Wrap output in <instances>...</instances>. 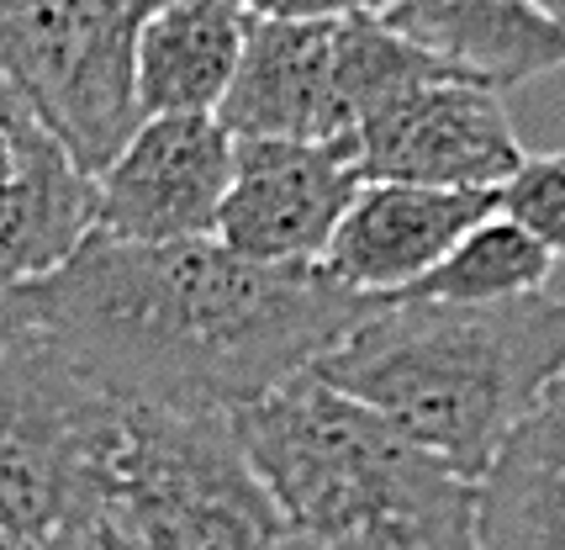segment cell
I'll list each match as a JSON object with an SVG mask.
<instances>
[{
  "instance_id": "cell-17",
  "label": "cell",
  "mask_w": 565,
  "mask_h": 550,
  "mask_svg": "<svg viewBox=\"0 0 565 550\" xmlns=\"http://www.w3.org/2000/svg\"><path fill=\"white\" fill-rule=\"evenodd\" d=\"M497 212L523 228L550 260H565V149L523 154V165L497 191Z\"/></svg>"
},
{
  "instance_id": "cell-21",
  "label": "cell",
  "mask_w": 565,
  "mask_h": 550,
  "mask_svg": "<svg viewBox=\"0 0 565 550\" xmlns=\"http://www.w3.org/2000/svg\"><path fill=\"white\" fill-rule=\"evenodd\" d=\"M17 313V286L6 281V271H0V318H11Z\"/></svg>"
},
{
  "instance_id": "cell-14",
  "label": "cell",
  "mask_w": 565,
  "mask_h": 550,
  "mask_svg": "<svg viewBox=\"0 0 565 550\" xmlns=\"http://www.w3.org/2000/svg\"><path fill=\"white\" fill-rule=\"evenodd\" d=\"M476 550H565V371L476 482Z\"/></svg>"
},
{
  "instance_id": "cell-19",
  "label": "cell",
  "mask_w": 565,
  "mask_h": 550,
  "mask_svg": "<svg viewBox=\"0 0 565 550\" xmlns=\"http://www.w3.org/2000/svg\"><path fill=\"white\" fill-rule=\"evenodd\" d=\"M0 550H106V525L64 535H0Z\"/></svg>"
},
{
  "instance_id": "cell-12",
  "label": "cell",
  "mask_w": 565,
  "mask_h": 550,
  "mask_svg": "<svg viewBox=\"0 0 565 550\" xmlns=\"http://www.w3.org/2000/svg\"><path fill=\"white\" fill-rule=\"evenodd\" d=\"M96 233V180L53 144L26 101L0 80V271L43 281Z\"/></svg>"
},
{
  "instance_id": "cell-5",
  "label": "cell",
  "mask_w": 565,
  "mask_h": 550,
  "mask_svg": "<svg viewBox=\"0 0 565 550\" xmlns=\"http://www.w3.org/2000/svg\"><path fill=\"white\" fill-rule=\"evenodd\" d=\"M106 525L138 550H312L254 472L233 419L212 413L122 408Z\"/></svg>"
},
{
  "instance_id": "cell-6",
  "label": "cell",
  "mask_w": 565,
  "mask_h": 550,
  "mask_svg": "<svg viewBox=\"0 0 565 550\" xmlns=\"http://www.w3.org/2000/svg\"><path fill=\"white\" fill-rule=\"evenodd\" d=\"M434 75L449 70L402 43L381 17L254 22L217 123L238 144H333L354 138L396 91Z\"/></svg>"
},
{
  "instance_id": "cell-7",
  "label": "cell",
  "mask_w": 565,
  "mask_h": 550,
  "mask_svg": "<svg viewBox=\"0 0 565 550\" xmlns=\"http://www.w3.org/2000/svg\"><path fill=\"white\" fill-rule=\"evenodd\" d=\"M164 0H0V80L96 180L138 133V32Z\"/></svg>"
},
{
  "instance_id": "cell-8",
  "label": "cell",
  "mask_w": 565,
  "mask_h": 550,
  "mask_svg": "<svg viewBox=\"0 0 565 550\" xmlns=\"http://www.w3.org/2000/svg\"><path fill=\"white\" fill-rule=\"evenodd\" d=\"M365 186H428V191H502L523 165L508 106L497 91L460 75L418 80L375 106L360 133Z\"/></svg>"
},
{
  "instance_id": "cell-16",
  "label": "cell",
  "mask_w": 565,
  "mask_h": 550,
  "mask_svg": "<svg viewBox=\"0 0 565 550\" xmlns=\"http://www.w3.org/2000/svg\"><path fill=\"white\" fill-rule=\"evenodd\" d=\"M550 271H555V260L518 223H508L502 212H492L481 228H470L466 239L449 250V260H444L439 271L423 275L407 297L492 307V302L540 297L544 286H550Z\"/></svg>"
},
{
  "instance_id": "cell-20",
  "label": "cell",
  "mask_w": 565,
  "mask_h": 550,
  "mask_svg": "<svg viewBox=\"0 0 565 550\" xmlns=\"http://www.w3.org/2000/svg\"><path fill=\"white\" fill-rule=\"evenodd\" d=\"M534 11H540L544 22H555V27H565V0H529Z\"/></svg>"
},
{
  "instance_id": "cell-11",
  "label": "cell",
  "mask_w": 565,
  "mask_h": 550,
  "mask_svg": "<svg viewBox=\"0 0 565 550\" xmlns=\"http://www.w3.org/2000/svg\"><path fill=\"white\" fill-rule=\"evenodd\" d=\"M497 212L492 191H428V186H365L318 271L354 297H407L449 250Z\"/></svg>"
},
{
  "instance_id": "cell-1",
  "label": "cell",
  "mask_w": 565,
  "mask_h": 550,
  "mask_svg": "<svg viewBox=\"0 0 565 550\" xmlns=\"http://www.w3.org/2000/svg\"><path fill=\"white\" fill-rule=\"evenodd\" d=\"M26 324L117 408L233 419L365 318L375 302L318 265H248L217 239L117 244L90 233L43 281L17 286Z\"/></svg>"
},
{
  "instance_id": "cell-10",
  "label": "cell",
  "mask_w": 565,
  "mask_h": 550,
  "mask_svg": "<svg viewBox=\"0 0 565 550\" xmlns=\"http://www.w3.org/2000/svg\"><path fill=\"white\" fill-rule=\"evenodd\" d=\"M238 138L217 117H148L96 176V233L117 244L217 239Z\"/></svg>"
},
{
  "instance_id": "cell-18",
  "label": "cell",
  "mask_w": 565,
  "mask_h": 550,
  "mask_svg": "<svg viewBox=\"0 0 565 550\" xmlns=\"http://www.w3.org/2000/svg\"><path fill=\"white\" fill-rule=\"evenodd\" d=\"M248 22H344V17H381L392 0H227Z\"/></svg>"
},
{
  "instance_id": "cell-2",
  "label": "cell",
  "mask_w": 565,
  "mask_h": 550,
  "mask_svg": "<svg viewBox=\"0 0 565 550\" xmlns=\"http://www.w3.org/2000/svg\"><path fill=\"white\" fill-rule=\"evenodd\" d=\"M565 371V302L492 307L392 297L375 302L312 376L402 429L466 482H481L529 408Z\"/></svg>"
},
{
  "instance_id": "cell-3",
  "label": "cell",
  "mask_w": 565,
  "mask_h": 550,
  "mask_svg": "<svg viewBox=\"0 0 565 550\" xmlns=\"http://www.w3.org/2000/svg\"><path fill=\"white\" fill-rule=\"evenodd\" d=\"M233 429L312 550H476V482L312 371L233 413Z\"/></svg>"
},
{
  "instance_id": "cell-15",
  "label": "cell",
  "mask_w": 565,
  "mask_h": 550,
  "mask_svg": "<svg viewBox=\"0 0 565 550\" xmlns=\"http://www.w3.org/2000/svg\"><path fill=\"white\" fill-rule=\"evenodd\" d=\"M248 17L227 0H164L138 32V112L217 117L248 43Z\"/></svg>"
},
{
  "instance_id": "cell-13",
  "label": "cell",
  "mask_w": 565,
  "mask_h": 550,
  "mask_svg": "<svg viewBox=\"0 0 565 550\" xmlns=\"http://www.w3.org/2000/svg\"><path fill=\"white\" fill-rule=\"evenodd\" d=\"M381 22L449 75L497 96L565 70V27L544 22L529 0H392Z\"/></svg>"
},
{
  "instance_id": "cell-9",
  "label": "cell",
  "mask_w": 565,
  "mask_h": 550,
  "mask_svg": "<svg viewBox=\"0 0 565 550\" xmlns=\"http://www.w3.org/2000/svg\"><path fill=\"white\" fill-rule=\"evenodd\" d=\"M365 191L354 138L333 144H238L217 244L248 265H322L354 197Z\"/></svg>"
},
{
  "instance_id": "cell-22",
  "label": "cell",
  "mask_w": 565,
  "mask_h": 550,
  "mask_svg": "<svg viewBox=\"0 0 565 550\" xmlns=\"http://www.w3.org/2000/svg\"><path fill=\"white\" fill-rule=\"evenodd\" d=\"M106 550H138V546H132V540H127V535H117V529L106 525Z\"/></svg>"
},
{
  "instance_id": "cell-4",
  "label": "cell",
  "mask_w": 565,
  "mask_h": 550,
  "mask_svg": "<svg viewBox=\"0 0 565 550\" xmlns=\"http://www.w3.org/2000/svg\"><path fill=\"white\" fill-rule=\"evenodd\" d=\"M117 451L122 408L74 371L17 302L0 318V535L106 525Z\"/></svg>"
}]
</instances>
